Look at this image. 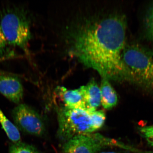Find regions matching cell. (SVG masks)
Returning a JSON list of instances; mask_svg holds the SVG:
<instances>
[{"label":"cell","mask_w":153,"mask_h":153,"mask_svg":"<svg viewBox=\"0 0 153 153\" xmlns=\"http://www.w3.org/2000/svg\"><path fill=\"white\" fill-rule=\"evenodd\" d=\"M126 25V17L119 15L83 24L71 34V53L102 78L133 82L122 59Z\"/></svg>","instance_id":"cell-1"},{"label":"cell","mask_w":153,"mask_h":153,"mask_svg":"<svg viewBox=\"0 0 153 153\" xmlns=\"http://www.w3.org/2000/svg\"><path fill=\"white\" fill-rule=\"evenodd\" d=\"M0 28L9 45L29 53L31 25L27 12L24 8L14 5L3 7L0 11Z\"/></svg>","instance_id":"cell-2"},{"label":"cell","mask_w":153,"mask_h":153,"mask_svg":"<svg viewBox=\"0 0 153 153\" xmlns=\"http://www.w3.org/2000/svg\"><path fill=\"white\" fill-rule=\"evenodd\" d=\"M122 59L133 83L153 90V51L140 44H130L125 47Z\"/></svg>","instance_id":"cell-3"},{"label":"cell","mask_w":153,"mask_h":153,"mask_svg":"<svg viewBox=\"0 0 153 153\" xmlns=\"http://www.w3.org/2000/svg\"><path fill=\"white\" fill-rule=\"evenodd\" d=\"M58 137L66 142L79 135L94 132L90 112L82 109H69L63 106L57 108Z\"/></svg>","instance_id":"cell-4"},{"label":"cell","mask_w":153,"mask_h":153,"mask_svg":"<svg viewBox=\"0 0 153 153\" xmlns=\"http://www.w3.org/2000/svg\"><path fill=\"white\" fill-rule=\"evenodd\" d=\"M117 143L100 134H84L66 142L63 146V153H99L103 148L117 146Z\"/></svg>","instance_id":"cell-5"},{"label":"cell","mask_w":153,"mask_h":153,"mask_svg":"<svg viewBox=\"0 0 153 153\" xmlns=\"http://www.w3.org/2000/svg\"><path fill=\"white\" fill-rule=\"evenodd\" d=\"M12 116L16 125L22 131L36 136H41L45 132L41 116L28 105L19 104L13 110Z\"/></svg>","instance_id":"cell-6"},{"label":"cell","mask_w":153,"mask_h":153,"mask_svg":"<svg viewBox=\"0 0 153 153\" xmlns=\"http://www.w3.org/2000/svg\"><path fill=\"white\" fill-rule=\"evenodd\" d=\"M0 93L14 103L19 104L24 96V88L19 78L0 72Z\"/></svg>","instance_id":"cell-7"},{"label":"cell","mask_w":153,"mask_h":153,"mask_svg":"<svg viewBox=\"0 0 153 153\" xmlns=\"http://www.w3.org/2000/svg\"><path fill=\"white\" fill-rule=\"evenodd\" d=\"M79 88L84 98L86 111L89 112L96 111L101 104L100 88L96 82L91 79L87 85Z\"/></svg>","instance_id":"cell-8"},{"label":"cell","mask_w":153,"mask_h":153,"mask_svg":"<svg viewBox=\"0 0 153 153\" xmlns=\"http://www.w3.org/2000/svg\"><path fill=\"white\" fill-rule=\"evenodd\" d=\"M57 89V94L63 102L62 106L69 109L86 111L84 98L79 88L68 90L64 87H58Z\"/></svg>","instance_id":"cell-9"},{"label":"cell","mask_w":153,"mask_h":153,"mask_svg":"<svg viewBox=\"0 0 153 153\" xmlns=\"http://www.w3.org/2000/svg\"><path fill=\"white\" fill-rule=\"evenodd\" d=\"M100 88L101 94V104L105 109H111L117 104V94L109 80L106 78H102Z\"/></svg>","instance_id":"cell-10"},{"label":"cell","mask_w":153,"mask_h":153,"mask_svg":"<svg viewBox=\"0 0 153 153\" xmlns=\"http://www.w3.org/2000/svg\"><path fill=\"white\" fill-rule=\"evenodd\" d=\"M0 123L9 138L14 143L20 142L21 135L18 128L6 117L0 109Z\"/></svg>","instance_id":"cell-11"},{"label":"cell","mask_w":153,"mask_h":153,"mask_svg":"<svg viewBox=\"0 0 153 153\" xmlns=\"http://www.w3.org/2000/svg\"><path fill=\"white\" fill-rule=\"evenodd\" d=\"M9 153H41L34 146L20 142L11 145Z\"/></svg>","instance_id":"cell-12"},{"label":"cell","mask_w":153,"mask_h":153,"mask_svg":"<svg viewBox=\"0 0 153 153\" xmlns=\"http://www.w3.org/2000/svg\"><path fill=\"white\" fill-rule=\"evenodd\" d=\"M91 126L94 131L98 130L104 124L105 120V114L102 110L95 111L90 112Z\"/></svg>","instance_id":"cell-13"},{"label":"cell","mask_w":153,"mask_h":153,"mask_svg":"<svg viewBox=\"0 0 153 153\" xmlns=\"http://www.w3.org/2000/svg\"><path fill=\"white\" fill-rule=\"evenodd\" d=\"M144 26L147 36L153 41V3L147 11L145 18Z\"/></svg>","instance_id":"cell-14"},{"label":"cell","mask_w":153,"mask_h":153,"mask_svg":"<svg viewBox=\"0 0 153 153\" xmlns=\"http://www.w3.org/2000/svg\"><path fill=\"white\" fill-rule=\"evenodd\" d=\"M138 130L141 135L147 142L153 147V126L140 127Z\"/></svg>","instance_id":"cell-15"},{"label":"cell","mask_w":153,"mask_h":153,"mask_svg":"<svg viewBox=\"0 0 153 153\" xmlns=\"http://www.w3.org/2000/svg\"><path fill=\"white\" fill-rule=\"evenodd\" d=\"M11 52L9 49L8 44L0 28V58L11 56Z\"/></svg>","instance_id":"cell-16"},{"label":"cell","mask_w":153,"mask_h":153,"mask_svg":"<svg viewBox=\"0 0 153 153\" xmlns=\"http://www.w3.org/2000/svg\"><path fill=\"white\" fill-rule=\"evenodd\" d=\"M100 153H124L122 152H102Z\"/></svg>","instance_id":"cell-17"}]
</instances>
